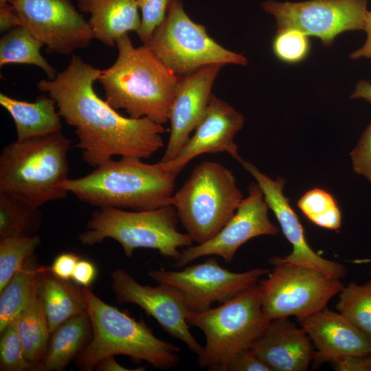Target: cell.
I'll return each mask as SVG.
<instances>
[{
    "label": "cell",
    "instance_id": "cell-1",
    "mask_svg": "<svg viewBox=\"0 0 371 371\" xmlns=\"http://www.w3.org/2000/svg\"><path fill=\"white\" fill-rule=\"evenodd\" d=\"M101 69L73 55L54 80L42 79L36 87L54 99L58 113L73 126L76 147L82 159L96 168L114 156L148 159L164 145L165 128L148 117H126L118 113L93 89Z\"/></svg>",
    "mask_w": 371,
    "mask_h": 371
},
{
    "label": "cell",
    "instance_id": "cell-2",
    "mask_svg": "<svg viewBox=\"0 0 371 371\" xmlns=\"http://www.w3.org/2000/svg\"><path fill=\"white\" fill-rule=\"evenodd\" d=\"M116 46V60L101 70L98 79L106 102L115 109H124L131 118L166 123L181 77L145 45L134 47L128 34L119 38Z\"/></svg>",
    "mask_w": 371,
    "mask_h": 371
},
{
    "label": "cell",
    "instance_id": "cell-3",
    "mask_svg": "<svg viewBox=\"0 0 371 371\" xmlns=\"http://www.w3.org/2000/svg\"><path fill=\"white\" fill-rule=\"evenodd\" d=\"M177 175L165 163L147 164L137 157H122L100 164L78 179L61 186L79 201L91 205L133 211L171 205Z\"/></svg>",
    "mask_w": 371,
    "mask_h": 371
},
{
    "label": "cell",
    "instance_id": "cell-4",
    "mask_svg": "<svg viewBox=\"0 0 371 371\" xmlns=\"http://www.w3.org/2000/svg\"><path fill=\"white\" fill-rule=\"evenodd\" d=\"M93 337L76 357L78 368L93 370L102 359L116 355L145 361L153 367L169 370L180 361V349L157 337L144 320L137 321L102 301L89 287H83Z\"/></svg>",
    "mask_w": 371,
    "mask_h": 371
},
{
    "label": "cell",
    "instance_id": "cell-5",
    "mask_svg": "<svg viewBox=\"0 0 371 371\" xmlns=\"http://www.w3.org/2000/svg\"><path fill=\"white\" fill-rule=\"evenodd\" d=\"M71 140L61 131L5 146L0 155V192L36 207L65 199Z\"/></svg>",
    "mask_w": 371,
    "mask_h": 371
},
{
    "label": "cell",
    "instance_id": "cell-6",
    "mask_svg": "<svg viewBox=\"0 0 371 371\" xmlns=\"http://www.w3.org/2000/svg\"><path fill=\"white\" fill-rule=\"evenodd\" d=\"M178 221L172 205L141 211L102 207L92 213L78 240L91 246L111 238L121 245L128 258H132L134 250L146 248L175 260L179 247L191 246L192 243L186 233L177 230Z\"/></svg>",
    "mask_w": 371,
    "mask_h": 371
},
{
    "label": "cell",
    "instance_id": "cell-7",
    "mask_svg": "<svg viewBox=\"0 0 371 371\" xmlns=\"http://www.w3.org/2000/svg\"><path fill=\"white\" fill-rule=\"evenodd\" d=\"M243 199L230 170L218 162L203 161L174 193L170 204L192 242L201 244L223 229Z\"/></svg>",
    "mask_w": 371,
    "mask_h": 371
},
{
    "label": "cell",
    "instance_id": "cell-8",
    "mask_svg": "<svg viewBox=\"0 0 371 371\" xmlns=\"http://www.w3.org/2000/svg\"><path fill=\"white\" fill-rule=\"evenodd\" d=\"M187 320L205 335L197 364L211 371H223L236 355L250 348L271 322L262 311L258 284L216 308L190 312Z\"/></svg>",
    "mask_w": 371,
    "mask_h": 371
},
{
    "label": "cell",
    "instance_id": "cell-9",
    "mask_svg": "<svg viewBox=\"0 0 371 371\" xmlns=\"http://www.w3.org/2000/svg\"><path fill=\"white\" fill-rule=\"evenodd\" d=\"M143 45L180 77L212 64H247L244 55L219 45L204 25L194 22L181 0H170L163 21Z\"/></svg>",
    "mask_w": 371,
    "mask_h": 371
},
{
    "label": "cell",
    "instance_id": "cell-10",
    "mask_svg": "<svg viewBox=\"0 0 371 371\" xmlns=\"http://www.w3.org/2000/svg\"><path fill=\"white\" fill-rule=\"evenodd\" d=\"M260 280L261 306L271 320L295 317L299 322L327 307L344 288L341 279L298 265L278 263Z\"/></svg>",
    "mask_w": 371,
    "mask_h": 371
},
{
    "label": "cell",
    "instance_id": "cell-11",
    "mask_svg": "<svg viewBox=\"0 0 371 371\" xmlns=\"http://www.w3.org/2000/svg\"><path fill=\"white\" fill-rule=\"evenodd\" d=\"M256 268L235 273L223 267L214 258L182 270L151 269L148 276L157 282L175 286L182 294L190 312L203 311L214 303L223 304L256 286L269 273Z\"/></svg>",
    "mask_w": 371,
    "mask_h": 371
},
{
    "label": "cell",
    "instance_id": "cell-12",
    "mask_svg": "<svg viewBox=\"0 0 371 371\" xmlns=\"http://www.w3.org/2000/svg\"><path fill=\"white\" fill-rule=\"evenodd\" d=\"M369 0H308L262 3L273 15L277 28L293 27L319 38L330 47L340 34L364 29Z\"/></svg>",
    "mask_w": 371,
    "mask_h": 371
},
{
    "label": "cell",
    "instance_id": "cell-13",
    "mask_svg": "<svg viewBox=\"0 0 371 371\" xmlns=\"http://www.w3.org/2000/svg\"><path fill=\"white\" fill-rule=\"evenodd\" d=\"M24 27L49 54L67 55L93 38L89 23L71 0H11Z\"/></svg>",
    "mask_w": 371,
    "mask_h": 371
},
{
    "label": "cell",
    "instance_id": "cell-14",
    "mask_svg": "<svg viewBox=\"0 0 371 371\" xmlns=\"http://www.w3.org/2000/svg\"><path fill=\"white\" fill-rule=\"evenodd\" d=\"M111 289L119 303L137 305L171 337L181 340L197 355L201 353L203 346L190 333L187 320L190 311L178 289L164 282L155 286L139 284L120 268L111 272Z\"/></svg>",
    "mask_w": 371,
    "mask_h": 371
},
{
    "label": "cell",
    "instance_id": "cell-15",
    "mask_svg": "<svg viewBox=\"0 0 371 371\" xmlns=\"http://www.w3.org/2000/svg\"><path fill=\"white\" fill-rule=\"evenodd\" d=\"M269 209L258 184L251 183L248 196L223 229L210 240L180 251L174 266L182 267L200 257L213 255L230 262L238 249L250 239L277 235L279 229L269 220Z\"/></svg>",
    "mask_w": 371,
    "mask_h": 371
},
{
    "label": "cell",
    "instance_id": "cell-16",
    "mask_svg": "<svg viewBox=\"0 0 371 371\" xmlns=\"http://www.w3.org/2000/svg\"><path fill=\"white\" fill-rule=\"evenodd\" d=\"M243 168L256 180L265 200L275 214L282 232L292 246V251L284 257H272L271 265L288 263L309 267L338 278L346 274V268L341 263L327 260L317 254L308 244L300 219L283 194L286 180L278 177L273 179L260 171L250 162L243 161Z\"/></svg>",
    "mask_w": 371,
    "mask_h": 371
},
{
    "label": "cell",
    "instance_id": "cell-17",
    "mask_svg": "<svg viewBox=\"0 0 371 371\" xmlns=\"http://www.w3.org/2000/svg\"><path fill=\"white\" fill-rule=\"evenodd\" d=\"M243 125V115L212 93L194 135L172 160L165 163L167 168L177 176L190 161L205 153H227L241 163L243 159L238 154L234 138Z\"/></svg>",
    "mask_w": 371,
    "mask_h": 371
},
{
    "label": "cell",
    "instance_id": "cell-18",
    "mask_svg": "<svg viewBox=\"0 0 371 371\" xmlns=\"http://www.w3.org/2000/svg\"><path fill=\"white\" fill-rule=\"evenodd\" d=\"M224 65L212 64L180 78L169 113L170 133L160 161L172 160L203 117L214 82Z\"/></svg>",
    "mask_w": 371,
    "mask_h": 371
},
{
    "label": "cell",
    "instance_id": "cell-19",
    "mask_svg": "<svg viewBox=\"0 0 371 371\" xmlns=\"http://www.w3.org/2000/svg\"><path fill=\"white\" fill-rule=\"evenodd\" d=\"M250 349L271 371H305L315 348L305 330L288 318L271 320Z\"/></svg>",
    "mask_w": 371,
    "mask_h": 371
},
{
    "label": "cell",
    "instance_id": "cell-20",
    "mask_svg": "<svg viewBox=\"0 0 371 371\" xmlns=\"http://www.w3.org/2000/svg\"><path fill=\"white\" fill-rule=\"evenodd\" d=\"M315 348L317 364L351 355L371 353V339L339 313L327 308L300 322Z\"/></svg>",
    "mask_w": 371,
    "mask_h": 371
},
{
    "label": "cell",
    "instance_id": "cell-21",
    "mask_svg": "<svg viewBox=\"0 0 371 371\" xmlns=\"http://www.w3.org/2000/svg\"><path fill=\"white\" fill-rule=\"evenodd\" d=\"M78 10L90 15L87 21L96 38L106 46L141 25L137 0H77Z\"/></svg>",
    "mask_w": 371,
    "mask_h": 371
},
{
    "label": "cell",
    "instance_id": "cell-22",
    "mask_svg": "<svg viewBox=\"0 0 371 371\" xmlns=\"http://www.w3.org/2000/svg\"><path fill=\"white\" fill-rule=\"evenodd\" d=\"M37 290L51 333L65 320L87 312L83 288L74 280L57 278L49 267L41 266L38 274Z\"/></svg>",
    "mask_w": 371,
    "mask_h": 371
},
{
    "label": "cell",
    "instance_id": "cell-23",
    "mask_svg": "<svg viewBox=\"0 0 371 371\" xmlns=\"http://www.w3.org/2000/svg\"><path fill=\"white\" fill-rule=\"evenodd\" d=\"M0 104L14 122L17 140L61 131L60 116L56 111L55 100L50 96L40 95L34 102H29L1 93Z\"/></svg>",
    "mask_w": 371,
    "mask_h": 371
},
{
    "label": "cell",
    "instance_id": "cell-24",
    "mask_svg": "<svg viewBox=\"0 0 371 371\" xmlns=\"http://www.w3.org/2000/svg\"><path fill=\"white\" fill-rule=\"evenodd\" d=\"M87 312L60 324L51 334L47 349L35 371H60L83 348L91 328Z\"/></svg>",
    "mask_w": 371,
    "mask_h": 371
},
{
    "label": "cell",
    "instance_id": "cell-25",
    "mask_svg": "<svg viewBox=\"0 0 371 371\" xmlns=\"http://www.w3.org/2000/svg\"><path fill=\"white\" fill-rule=\"evenodd\" d=\"M17 328L25 358L35 371L45 355L51 334L37 283L27 306L17 317Z\"/></svg>",
    "mask_w": 371,
    "mask_h": 371
},
{
    "label": "cell",
    "instance_id": "cell-26",
    "mask_svg": "<svg viewBox=\"0 0 371 371\" xmlns=\"http://www.w3.org/2000/svg\"><path fill=\"white\" fill-rule=\"evenodd\" d=\"M41 266L36 262L34 254L29 256L0 292V333L27 306Z\"/></svg>",
    "mask_w": 371,
    "mask_h": 371
},
{
    "label": "cell",
    "instance_id": "cell-27",
    "mask_svg": "<svg viewBox=\"0 0 371 371\" xmlns=\"http://www.w3.org/2000/svg\"><path fill=\"white\" fill-rule=\"evenodd\" d=\"M43 43L20 25L7 32L0 39V66L8 64L33 65L41 68L47 79L54 80L57 72L41 55Z\"/></svg>",
    "mask_w": 371,
    "mask_h": 371
},
{
    "label": "cell",
    "instance_id": "cell-28",
    "mask_svg": "<svg viewBox=\"0 0 371 371\" xmlns=\"http://www.w3.org/2000/svg\"><path fill=\"white\" fill-rule=\"evenodd\" d=\"M41 222L39 207L0 192V239L36 235Z\"/></svg>",
    "mask_w": 371,
    "mask_h": 371
},
{
    "label": "cell",
    "instance_id": "cell-29",
    "mask_svg": "<svg viewBox=\"0 0 371 371\" xmlns=\"http://www.w3.org/2000/svg\"><path fill=\"white\" fill-rule=\"evenodd\" d=\"M339 294L338 312L371 339V280L364 284L350 282Z\"/></svg>",
    "mask_w": 371,
    "mask_h": 371
},
{
    "label": "cell",
    "instance_id": "cell-30",
    "mask_svg": "<svg viewBox=\"0 0 371 371\" xmlns=\"http://www.w3.org/2000/svg\"><path fill=\"white\" fill-rule=\"evenodd\" d=\"M303 214L315 225L338 231L341 226V213L337 201L328 191L314 188L297 201Z\"/></svg>",
    "mask_w": 371,
    "mask_h": 371
},
{
    "label": "cell",
    "instance_id": "cell-31",
    "mask_svg": "<svg viewBox=\"0 0 371 371\" xmlns=\"http://www.w3.org/2000/svg\"><path fill=\"white\" fill-rule=\"evenodd\" d=\"M40 243L36 234L0 239V292Z\"/></svg>",
    "mask_w": 371,
    "mask_h": 371
},
{
    "label": "cell",
    "instance_id": "cell-32",
    "mask_svg": "<svg viewBox=\"0 0 371 371\" xmlns=\"http://www.w3.org/2000/svg\"><path fill=\"white\" fill-rule=\"evenodd\" d=\"M308 36L293 27L278 29L272 42L275 56L288 64L303 61L308 55L311 48Z\"/></svg>",
    "mask_w": 371,
    "mask_h": 371
},
{
    "label": "cell",
    "instance_id": "cell-33",
    "mask_svg": "<svg viewBox=\"0 0 371 371\" xmlns=\"http://www.w3.org/2000/svg\"><path fill=\"white\" fill-rule=\"evenodd\" d=\"M0 370L1 371L34 370L25 356L23 345L17 328V317L1 333Z\"/></svg>",
    "mask_w": 371,
    "mask_h": 371
},
{
    "label": "cell",
    "instance_id": "cell-34",
    "mask_svg": "<svg viewBox=\"0 0 371 371\" xmlns=\"http://www.w3.org/2000/svg\"><path fill=\"white\" fill-rule=\"evenodd\" d=\"M170 0H137L141 10V25L137 34L146 43L163 21Z\"/></svg>",
    "mask_w": 371,
    "mask_h": 371
},
{
    "label": "cell",
    "instance_id": "cell-35",
    "mask_svg": "<svg viewBox=\"0 0 371 371\" xmlns=\"http://www.w3.org/2000/svg\"><path fill=\"white\" fill-rule=\"evenodd\" d=\"M350 157L355 172L371 181V122L350 153Z\"/></svg>",
    "mask_w": 371,
    "mask_h": 371
},
{
    "label": "cell",
    "instance_id": "cell-36",
    "mask_svg": "<svg viewBox=\"0 0 371 371\" xmlns=\"http://www.w3.org/2000/svg\"><path fill=\"white\" fill-rule=\"evenodd\" d=\"M223 371H271L250 349L236 355L224 367Z\"/></svg>",
    "mask_w": 371,
    "mask_h": 371
},
{
    "label": "cell",
    "instance_id": "cell-37",
    "mask_svg": "<svg viewBox=\"0 0 371 371\" xmlns=\"http://www.w3.org/2000/svg\"><path fill=\"white\" fill-rule=\"evenodd\" d=\"M80 258L72 252H64L58 255L49 267L51 272L57 278L70 280L76 265Z\"/></svg>",
    "mask_w": 371,
    "mask_h": 371
},
{
    "label": "cell",
    "instance_id": "cell-38",
    "mask_svg": "<svg viewBox=\"0 0 371 371\" xmlns=\"http://www.w3.org/2000/svg\"><path fill=\"white\" fill-rule=\"evenodd\" d=\"M330 363L337 371H371V353L346 355Z\"/></svg>",
    "mask_w": 371,
    "mask_h": 371
},
{
    "label": "cell",
    "instance_id": "cell-39",
    "mask_svg": "<svg viewBox=\"0 0 371 371\" xmlns=\"http://www.w3.org/2000/svg\"><path fill=\"white\" fill-rule=\"evenodd\" d=\"M96 275L97 269L91 262L80 259L76 265L71 280L83 287H89L94 281Z\"/></svg>",
    "mask_w": 371,
    "mask_h": 371
},
{
    "label": "cell",
    "instance_id": "cell-40",
    "mask_svg": "<svg viewBox=\"0 0 371 371\" xmlns=\"http://www.w3.org/2000/svg\"><path fill=\"white\" fill-rule=\"evenodd\" d=\"M21 25V21L14 7L10 3H0V30L8 32Z\"/></svg>",
    "mask_w": 371,
    "mask_h": 371
},
{
    "label": "cell",
    "instance_id": "cell-41",
    "mask_svg": "<svg viewBox=\"0 0 371 371\" xmlns=\"http://www.w3.org/2000/svg\"><path fill=\"white\" fill-rule=\"evenodd\" d=\"M363 30L366 33V40L360 48L350 54V57L352 59L363 58L371 59V11H368L367 13Z\"/></svg>",
    "mask_w": 371,
    "mask_h": 371
},
{
    "label": "cell",
    "instance_id": "cell-42",
    "mask_svg": "<svg viewBox=\"0 0 371 371\" xmlns=\"http://www.w3.org/2000/svg\"><path fill=\"white\" fill-rule=\"evenodd\" d=\"M95 370L99 371H143L145 368L139 367L135 369L126 368L121 366L114 356L106 357L101 359L95 366Z\"/></svg>",
    "mask_w": 371,
    "mask_h": 371
},
{
    "label": "cell",
    "instance_id": "cell-43",
    "mask_svg": "<svg viewBox=\"0 0 371 371\" xmlns=\"http://www.w3.org/2000/svg\"><path fill=\"white\" fill-rule=\"evenodd\" d=\"M352 99H364L371 104V83L368 80H359L351 95Z\"/></svg>",
    "mask_w": 371,
    "mask_h": 371
},
{
    "label": "cell",
    "instance_id": "cell-44",
    "mask_svg": "<svg viewBox=\"0 0 371 371\" xmlns=\"http://www.w3.org/2000/svg\"><path fill=\"white\" fill-rule=\"evenodd\" d=\"M11 0H0V3L10 2Z\"/></svg>",
    "mask_w": 371,
    "mask_h": 371
}]
</instances>
